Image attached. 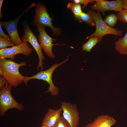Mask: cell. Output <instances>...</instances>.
Instances as JSON below:
<instances>
[{
	"label": "cell",
	"instance_id": "cell-1",
	"mask_svg": "<svg viewBox=\"0 0 127 127\" xmlns=\"http://www.w3.org/2000/svg\"><path fill=\"white\" fill-rule=\"evenodd\" d=\"M26 65V62L17 63L6 59L0 61V67L3 71V76L8 81L9 85L15 87L22 83L24 79V76L19 72V68Z\"/></svg>",
	"mask_w": 127,
	"mask_h": 127
},
{
	"label": "cell",
	"instance_id": "cell-2",
	"mask_svg": "<svg viewBox=\"0 0 127 127\" xmlns=\"http://www.w3.org/2000/svg\"><path fill=\"white\" fill-rule=\"evenodd\" d=\"M87 13L94 22L96 28L95 32L87 37L86 39L92 37H97L98 38L99 41L100 42L103 37L107 35L112 34L119 36H121L122 31L108 26L103 19L100 12H96L94 10H90L88 11Z\"/></svg>",
	"mask_w": 127,
	"mask_h": 127
},
{
	"label": "cell",
	"instance_id": "cell-3",
	"mask_svg": "<svg viewBox=\"0 0 127 127\" xmlns=\"http://www.w3.org/2000/svg\"><path fill=\"white\" fill-rule=\"evenodd\" d=\"M69 56L63 62L59 64L56 63L53 64L49 69L45 71H40L36 75L30 77L24 76L23 82L25 84L28 85V81L32 79L42 80L47 82L49 85L47 91L45 93L50 92L52 96L57 95L59 93V88L54 84L52 80V74L55 70L58 67L67 61Z\"/></svg>",
	"mask_w": 127,
	"mask_h": 127
},
{
	"label": "cell",
	"instance_id": "cell-4",
	"mask_svg": "<svg viewBox=\"0 0 127 127\" xmlns=\"http://www.w3.org/2000/svg\"><path fill=\"white\" fill-rule=\"evenodd\" d=\"M12 87L8 84L6 85L0 91V115L4 116L8 110L13 108L21 111L24 109L22 104L17 102L13 97L11 93Z\"/></svg>",
	"mask_w": 127,
	"mask_h": 127
},
{
	"label": "cell",
	"instance_id": "cell-5",
	"mask_svg": "<svg viewBox=\"0 0 127 127\" xmlns=\"http://www.w3.org/2000/svg\"><path fill=\"white\" fill-rule=\"evenodd\" d=\"M36 14L33 20V25L40 24L49 27L52 30L53 34L55 36L60 35L62 31L61 28L53 26L52 23L53 19L48 13L45 5L41 3L36 4Z\"/></svg>",
	"mask_w": 127,
	"mask_h": 127
},
{
	"label": "cell",
	"instance_id": "cell-6",
	"mask_svg": "<svg viewBox=\"0 0 127 127\" xmlns=\"http://www.w3.org/2000/svg\"><path fill=\"white\" fill-rule=\"evenodd\" d=\"M24 34L22 36L21 39L23 42H28L33 47L36 52L38 57L39 62L36 69L40 68L43 69V60L45 58L42 51V48L39 43L35 35L30 28L28 24H24Z\"/></svg>",
	"mask_w": 127,
	"mask_h": 127
},
{
	"label": "cell",
	"instance_id": "cell-7",
	"mask_svg": "<svg viewBox=\"0 0 127 127\" xmlns=\"http://www.w3.org/2000/svg\"><path fill=\"white\" fill-rule=\"evenodd\" d=\"M32 50L27 42H23L22 43L17 45L0 49V60L6 59L14 60H15V56L20 54H22L25 56H28L32 53Z\"/></svg>",
	"mask_w": 127,
	"mask_h": 127
},
{
	"label": "cell",
	"instance_id": "cell-8",
	"mask_svg": "<svg viewBox=\"0 0 127 127\" xmlns=\"http://www.w3.org/2000/svg\"><path fill=\"white\" fill-rule=\"evenodd\" d=\"M63 116L71 127H78L80 120L79 113L75 104L65 101L61 102Z\"/></svg>",
	"mask_w": 127,
	"mask_h": 127
},
{
	"label": "cell",
	"instance_id": "cell-9",
	"mask_svg": "<svg viewBox=\"0 0 127 127\" xmlns=\"http://www.w3.org/2000/svg\"><path fill=\"white\" fill-rule=\"evenodd\" d=\"M36 4L35 3H33L23 14L14 20L7 22L0 21V24L7 31L11 41L16 46L20 45L23 42L20 38L17 31V26L18 21L20 17L29 9L36 6Z\"/></svg>",
	"mask_w": 127,
	"mask_h": 127
},
{
	"label": "cell",
	"instance_id": "cell-10",
	"mask_svg": "<svg viewBox=\"0 0 127 127\" xmlns=\"http://www.w3.org/2000/svg\"><path fill=\"white\" fill-rule=\"evenodd\" d=\"M36 30L39 33L38 36V41L40 45L45 53L49 57L54 58L55 57L54 54L52 51L53 45L56 44H52L53 40H55L50 36L46 32L45 29V26L37 24Z\"/></svg>",
	"mask_w": 127,
	"mask_h": 127
},
{
	"label": "cell",
	"instance_id": "cell-11",
	"mask_svg": "<svg viewBox=\"0 0 127 127\" xmlns=\"http://www.w3.org/2000/svg\"><path fill=\"white\" fill-rule=\"evenodd\" d=\"M95 2L91 6L92 9L97 12H101L103 15L107 11H113L119 12L123 8V0H117L112 1L104 0H94Z\"/></svg>",
	"mask_w": 127,
	"mask_h": 127
},
{
	"label": "cell",
	"instance_id": "cell-12",
	"mask_svg": "<svg viewBox=\"0 0 127 127\" xmlns=\"http://www.w3.org/2000/svg\"><path fill=\"white\" fill-rule=\"evenodd\" d=\"M62 111L61 107L56 110L49 109L44 116L41 125H44L48 127H52L60 119Z\"/></svg>",
	"mask_w": 127,
	"mask_h": 127
},
{
	"label": "cell",
	"instance_id": "cell-13",
	"mask_svg": "<svg viewBox=\"0 0 127 127\" xmlns=\"http://www.w3.org/2000/svg\"><path fill=\"white\" fill-rule=\"evenodd\" d=\"M116 122L113 117L108 115H100L85 127H111Z\"/></svg>",
	"mask_w": 127,
	"mask_h": 127
},
{
	"label": "cell",
	"instance_id": "cell-14",
	"mask_svg": "<svg viewBox=\"0 0 127 127\" xmlns=\"http://www.w3.org/2000/svg\"><path fill=\"white\" fill-rule=\"evenodd\" d=\"M127 32L123 37L119 38L115 43V48L120 54L127 55Z\"/></svg>",
	"mask_w": 127,
	"mask_h": 127
},
{
	"label": "cell",
	"instance_id": "cell-15",
	"mask_svg": "<svg viewBox=\"0 0 127 127\" xmlns=\"http://www.w3.org/2000/svg\"><path fill=\"white\" fill-rule=\"evenodd\" d=\"M67 8L72 12L75 18L79 22L80 16L83 12L81 4L69 3L67 4Z\"/></svg>",
	"mask_w": 127,
	"mask_h": 127
},
{
	"label": "cell",
	"instance_id": "cell-16",
	"mask_svg": "<svg viewBox=\"0 0 127 127\" xmlns=\"http://www.w3.org/2000/svg\"><path fill=\"white\" fill-rule=\"evenodd\" d=\"M99 41V39L97 37L90 38L87 42L83 45L82 48L83 50L86 52H90Z\"/></svg>",
	"mask_w": 127,
	"mask_h": 127
},
{
	"label": "cell",
	"instance_id": "cell-17",
	"mask_svg": "<svg viewBox=\"0 0 127 127\" xmlns=\"http://www.w3.org/2000/svg\"><path fill=\"white\" fill-rule=\"evenodd\" d=\"M118 19L117 15L111 14L107 16L104 20L108 26L112 27L116 24Z\"/></svg>",
	"mask_w": 127,
	"mask_h": 127
},
{
	"label": "cell",
	"instance_id": "cell-18",
	"mask_svg": "<svg viewBox=\"0 0 127 127\" xmlns=\"http://www.w3.org/2000/svg\"><path fill=\"white\" fill-rule=\"evenodd\" d=\"M85 22L88 25L91 26H95V24L89 15L83 12L80 17V22Z\"/></svg>",
	"mask_w": 127,
	"mask_h": 127
},
{
	"label": "cell",
	"instance_id": "cell-19",
	"mask_svg": "<svg viewBox=\"0 0 127 127\" xmlns=\"http://www.w3.org/2000/svg\"><path fill=\"white\" fill-rule=\"evenodd\" d=\"M16 46L11 41L8 40L0 36V49L6 48L8 46L14 47Z\"/></svg>",
	"mask_w": 127,
	"mask_h": 127
},
{
	"label": "cell",
	"instance_id": "cell-20",
	"mask_svg": "<svg viewBox=\"0 0 127 127\" xmlns=\"http://www.w3.org/2000/svg\"><path fill=\"white\" fill-rule=\"evenodd\" d=\"M118 19L120 21L127 23V9H123L117 15Z\"/></svg>",
	"mask_w": 127,
	"mask_h": 127
},
{
	"label": "cell",
	"instance_id": "cell-21",
	"mask_svg": "<svg viewBox=\"0 0 127 127\" xmlns=\"http://www.w3.org/2000/svg\"><path fill=\"white\" fill-rule=\"evenodd\" d=\"M52 127H71L68 122L61 115L56 123Z\"/></svg>",
	"mask_w": 127,
	"mask_h": 127
},
{
	"label": "cell",
	"instance_id": "cell-22",
	"mask_svg": "<svg viewBox=\"0 0 127 127\" xmlns=\"http://www.w3.org/2000/svg\"><path fill=\"white\" fill-rule=\"evenodd\" d=\"M73 1L74 3L83 4V9L89 3H95L94 0H74Z\"/></svg>",
	"mask_w": 127,
	"mask_h": 127
},
{
	"label": "cell",
	"instance_id": "cell-23",
	"mask_svg": "<svg viewBox=\"0 0 127 127\" xmlns=\"http://www.w3.org/2000/svg\"><path fill=\"white\" fill-rule=\"evenodd\" d=\"M9 84L8 83L4 76L0 77V89H1L4 86V85Z\"/></svg>",
	"mask_w": 127,
	"mask_h": 127
},
{
	"label": "cell",
	"instance_id": "cell-24",
	"mask_svg": "<svg viewBox=\"0 0 127 127\" xmlns=\"http://www.w3.org/2000/svg\"><path fill=\"white\" fill-rule=\"evenodd\" d=\"M0 35L5 39L10 41H11L9 35L5 34L3 32L1 28V25L0 24Z\"/></svg>",
	"mask_w": 127,
	"mask_h": 127
},
{
	"label": "cell",
	"instance_id": "cell-25",
	"mask_svg": "<svg viewBox=\"0 0 127 127\" xmlns=\"http://www.w3.org/2000/svg\"><path fill=\"white\" fill-rule=\"evenodd\" d=\"M3 0H0V17L2 19L3 18V16L1 13V8L2 4L3 1Z\"/></svg>",
	"mask_w": 127,
	"mask_h": 127
},
{
	"label": "cell",
	"instance_id": "cell-26",
	"mask_svg": "<svg viewBox=\"0 0 127 127\" xmlns=\"http://www.w3.org/2000/svg\"><path fill=\"white\" fill-rule=\"evenodd\" d=\"M123 8L127 9V0H123Z\"/></svg>",
	"mask_w": 127,
	"mask_h": 127
},
{
	"label": "cell",
	"instance_id": "cell-27",
	"mask_svg": "<svg viewBox=\"0 0 127 127\" xmlns=\"http://www.w3.org/2000/svg\"><path fill=\"white\" fill-rule=\"evenodd\" d=\"M0 76H3V71L1 68L0 67Z\"/></svg>",
	"mask_w": 127,
	"mask_h": 127
},
{
	"label": "cell",
	"instance_id": "cell-28",
	"mask_svg": "<svg viewBox=\"0 0 127 127\" xmlns=\"http://www.w3.org/2000/svg\"><path fill=\"white\" fill-rule=\"evenodd\" d=\"M40 127H48L44 125H41V126Z\"/></svg>",
	"mask_w": 127,
	"mask_h": 127
}]
</instances>
